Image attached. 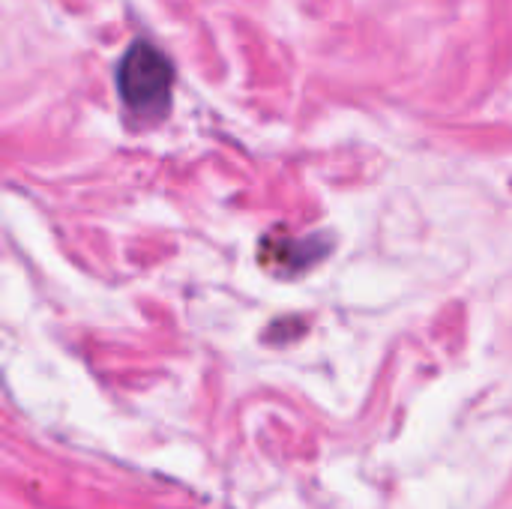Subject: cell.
<instances>
[{"instance_id": "1", "label": "cell", "mask_w": 512, "mask_h": 509, "mask_svg": "<svg viewBox=\"0 0 512 509\" xmlns=\"http://www.w3.org/2000/svg\"><path fill=\"white\" fill-rule=\"evenodd\" d=\"M171 84L174 69L168 57L147 42H135L117 66V90L126 108H132L135 114L165 111L171 99Z\"/></svg>"}]
</instances>
